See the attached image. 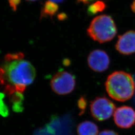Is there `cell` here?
Instances as JSON below:
<instances>
[{
    "label": "cell",
    "mask_w": 135,
    "mask_h": 135,
    "mask_svg": "<svg viewBox=\"0 0 135 135\" xmlns=\"http://www.w3.org/2000/svg\"><path fill=\"white\" fill-rule=\"evenodd\" d=\"M5 87L13 92L22 93L27 86L31 84L36 77V70L33 66L25 60L17 53L9 54L5 57L2 67Z\"/></svg>",
    "instance_id": "cell-1"
},
{
    "label": "cell",
    "mask_w": 135,
    "mask_h": 135,
    "mask_svg": "<svg viewBox=\"0 0 135 135\" xmlns=\"http://www.w3.org/2000/svg\"><path fill=\"white\" fill-rule=\"evenodd\" d=\"M105 87L111 98L117 101H126L134 95L135 80L128 73L115 71L107 78Z\"/></svg>",
    "instance_id": "cell-2"
},
{
    "label": "cell",
    "mask_w": 135,
    "mask_h": 135,
    "mask_svg": "<svg viewBox=\"0 0 135 135\" xmlns=\"http://www.w3.org/2000/svg\"><path fill=\"white\" fill-rule=\"evenodd\" d=\"M117 29L112 17L107 15L96 17L87 29L88 36L99 43L111 41L116 36Z\"/></svg>",
    "instance_id": "cell-3"
},
{
    "label": "cell",
    "mask_w": 135,
    "mask_h": 135,
    "mask_svg": "<svg viewBox=\"0 0 135 135\" xmlns=\"http://www.w3.org/2000/svg\"><path fill=\"white\" fill-rule=\"evenodd\" d=\"M116 110L114 103L105 97H98L91 102L90 111L97 121H103L111 118Z\"/></svg>",
    "instance_id": "cell-4"
},
{
    "label": "cell",
    "mask_w": 135,
    "mask_h": 135,
    "mask_svg": "<svg viewBox=\"0 0 135 135\" xmlns=\"http://www.w3.org/2000/svg\"><path fill=\"white\" fill-rule=\"evenodd\" d=\"M76 86L75 76L67 71H60L56 74L51 81V86L58 95H65L73 91Z\"/></svg>",
    "instance_id": "cell-5"
},
{
    "label": "cell",
    "mask_w": 135,
    "mask_h": 135,
    "mask_svg": "<svg viewBox=\"0 0 135 135\" xmlns=\"http://www.w3.org/2000/svg\"><path fill=\"white\" fill-rule=\"evenodd\" d=\"M89 67L97 72H103L107 70L110 64V59L106 52L102 50H93L87 59Z\"/></svg>",
    "instance_id": "cell-6"
},
{
    "label": "cell",
    "mask_w": 135,
    "mask_h": 135,
    "mask_svg": "<svg viewBox=\"0 0 135 135\" xmlns=\"http://www.w3.org/2000/svg\"><path fill=\"white\" fill-rule=\"evenodd\" d=\"M114 121L122 129H129L135 125V110L127 106L118 108L114 113Z\"/></svg>",
    "instance_id": "cell-7"
},
{
    "label": "cell",
    "mask_w": 135,
    "mask_h": 135,
    "mask_svg": "<svg viewBox=\"0 0 135 135\" xmlns=\"http://www.w3.org/2000/svg\"><path fill=\"white\" fill-rule=\"evenodd\" d=\"M120 53L129 55L135 53V31H129L120 35L115 46Z\"/></svg>",
    "instance_id": "cell-8"
},
{
    "label": "cell",
    "mask_w": 135,
    "mask_h": 135,
    "mask_svg": "<svg viewBox=\"0 0 135 135\" xmlns=\"http://www.w3.org/2000/svg\"><path fill=\"white\" fill-rule=\"evenodd\" d=\"M64 119L53 117L48 124L37 131L34 135H64Z\"/></svg>",
    "instance_id": "cell-9"
},
{
    "label": "cell",
    "mask_w": 135,
    "mask_h": 135,
    "mask_svg": "<svg viewBox=\"0 0 135 135\" xmlns=\"http://www.w3.org/2000/svg\"><path fill=\"white\" fill-rule=\"evenodd\" d=\"M77 133L78 135H98L99 128L93 122L84 121L78 126Z\"/></svg>",
    "instance_id": "cell-10"
},
{
    "label": "cell",
    "mask_w": 135,
    "mask_h": 135,
    "mask_svg": "<svg viewBox=\"0 0 135 135\" xmlns=\"http://www.w3.org/2000/svg\"><path fill=\"white\" fill-rule=\"evenodd\" d=\"M22 93L16 92L11 95V102L13 111L16 112H21L23 110L24 97Z\"/></svg>",
    "instance_id": "cell-11"
},
{
    "label": "cell",
    "mask_w": 135,
    "mask_h": 135,
    "mask_svg": "<svg viewBox=\"0 0 135 135\" xmlns=\"http://www.w3.org/2000/svg\"><path fill=\"white\" fill-rule=\"evenodd\" d=\"M106 8V3L102 1H97L90 5L87 10L88 14L90 16L95 15L103 12Z\"/></svg>",
    "instance_id": "cell-12"
},
{
    "label": "cell",
    "mask_w": 135,
    "mask_h": 135,
    "mask_svg": "<svg viewBox=\"0 0 135 135\" xmlns=\"http://www.w3.org/2000/svg\"><path fill=\"white\" fill-rule=\"evenodd\" d=\"M58 10V6L54 2L48 1L46 2L42 11V16H53Z\"/></svg>",
    "instance_id": "cell-13"
},
{
    "label": "cell",
    "mask_w": 135,
    "mask_h": 135,
    "mask_svg": "<svg viewBox=\"0 0 135 135\" xmlns=\"http://www.w3.org/2000/svg\"><path fill=\"white\" fill-rule=\"evenodd\" d=\"M4 95L0 93V115L7 117L9 115V110L4 102Z\"/></svg>",
    "instance_id": "cell-14"
},
{
    "label": "cell",
    "mask_w": 135,
    "mask_h": 135,
    "mask_svg": "<svg viewBox=\"0 0 135 135\" xmlns=\"http://www.w3.org/2000/svg\"><path fill=\"white\" fill-rule=\"evenodd\" d=\"M87 101L86 99L83 97H81V98L78 101V106L79 109H80L81 114L85 111L87 106Z\"/></svg>",
    "instance_id": "cell-15"
},
{
    "label": "cell",
    "mask_w": 135,
    "mask_h": 135,
    "mask_svg": "<svg viewBox=\"0 0 135 135\" xmlns=\"http://www.w3.org/2000/svg\"><path fill=\"white\" fill-rule=\"evenodd\" d=\"M98 135H119V134L114 131L104 130L101 131Z\"/></svg>",
    "instance_id": "cell-16"
},
{
    "label": "cell",
    "mask_w": 135,
    "mask_h": 135,
    "mask_svg": "<svg viewBox=\"0 0 135 135\" xmlns=\"http://www.w3.org/2000/svg\"><path fill=\"white\" fill-rule=\"evenodd\" d=\"M9 2L10 6L13 8V9L16 10L18 6L19 5L21 0H9Z\"/></svg>",
    "instance_id": "cell-17"
},
{
    "label": "cell",
    "mask_w": 135,
    "mask_h": 135,
    "mask_svg": "<svg viewBox=\"0 0 135 135\" xmlns=\"http://www.w3.org/2000/svg\"><path fill=\"white\" fill-rule=\"evenodd\" d=\"M4 70L2 67H0V85H3L5 84V82L3 78Z\"/></svg>",
    "instance_id": "cell-18"
},
{
    "label": "cell",
    "mask_w": 135,
    "mask_h": 135,
    "mask_svg": "<svg viewBox=\"0 0 135 135\" xmlns=\"http://www.w3.org/2000/svg\"><path fill=\"white\" fill-rule=\"evenodd\" d=\"M96 0H77L78 3H83V4H90L92 2H93L94 1H95Z\"/></svg>",
    "instance_id": "cell-19"
},
{
    "label": "cell",
    "mask_w": 135,
    "mask_h": 135,
    "mask_svg": "<svg viewBox=\"0 0 135 135\" xmlns=\"http://www.w3.org/2000/svg\"><path fill=\"white\" fill-rule=\"evenodd\" d=\"M131 7L132 10L135 13V0H133V2Z\"/></svg>",
    "instance_id": "cell-20"
},
{
    "label": "cell",
    "mask_w": 135,
    "mask_h": 135,
    "mask_svg": "<svg viewBox=\"0 0 135 135\" xmlns=\"http://www.w3.org/2000/svg\"><path fill=\"white\" fill-rule=\"evenodd\" d=\"M49 1H50L51 2L55 3H61V2H63L64 0H49Z\"/></svg>",
    "instance_id": "cell-21"
},
{
    "label": "cell",
    "mask_w": 135,
    "mask_h": 135,
    "mask_svg": "<svg viewBox=\"0 0 135 135\" xmlns=\"http://www.w3.org/2000/svg\"><path fill=\"white\" fill-rule=\"evenodd\" d=\"M28 1H31V2H33V1H37V0H27Z\"/></svg>",
    "instance_id": "cell-22"
}]
</instances>
